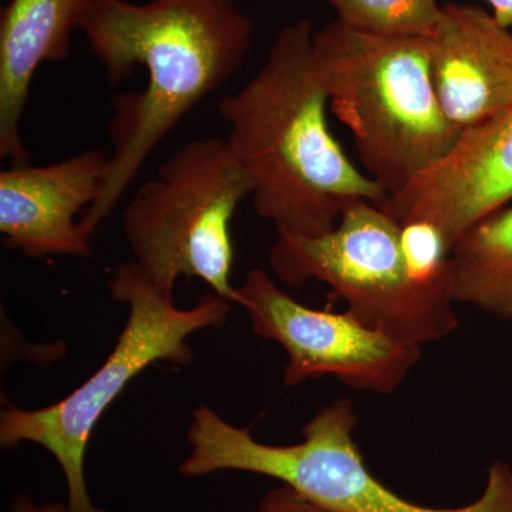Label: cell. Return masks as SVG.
Instances as JSON below:
<instances>
[{"instance_id": "obj_1", "label": "cell", "mask_w": 512, "mask_h": 512, "mask_svg": "<svg viewBox=\"0 0 512 512\" xmlns=\"http://www.w3.org/2000/svg\"><path fill=\"white\" fill-rule=\"evenodd\" d=\"M79 30L110 86L138 66L147 72L141 92L111 100L113 150L99 198L80 217V227L93 238L148 157L241 69L255 25L234 0H86Z\"/></svg>"}, {"instance_id": "obj_2", "label": "cell", "mask_w": 512, "mask_h": 512, "mask_svg": "<svg viewBox=\"0 0 512 512\" xmlns=\"http://www.w3.org/2000/svg\"><path fill=\"white\" fill-rule=\"evenodd\" d=\"M313 35L308 19L282 28L261 69L218 103L229 146L251 178L254 211L276 231L303 237L328 234L357 202L387 200L330 131Z\"/></svg>"}, {"instance_id": "obj_3", "label": "cell", "mask_w": 512, "mask_h": 512, "mask_svg": "<svg viewBox=\"0 0 512 512\" xmlns=\"http://www.w3.org/2000/svg\"><path fill=\"white\" fill-rule=\"evenodd\" d=\"M313 52L330 110L387 197L439 164L463 133L441 109L427 37L370 35L336 19L315 32Z\"/></svg>"}, {"instance_id": "obj_4", "label": "cell", "mask_w": 512, "mask_h": 512, "mask_svg": "<svg viewBox=\"0 0 512 512\" xmlns=\"http://www.w3.org/2000/svg\"><path fill=\"white\" fill-rule=\"evenodd\" d=\"M109 289L113 299L126 303L128 318L106 362L59 402L33 410L8 406L0 413L2 447L32 443L56 458L72 512H104L90 498L84 476L87 446L104 412L148 366L191 365L188 338L221 326L229 313V302L215 293L192 308H178L173 296L156 288L133 261L117 265Z\"/></svg>"}, {"instance_id": "obj_5", "label": "cell", "mask_w": 512, "mask_h": 512, "mask_svg": "<svg viewBox=\"0 0 512 512\" xmlns=\"http://www.w3.org/2000/svg\"><path fill=\"white\" fill-rule=\"evenodd\" d=\"M357 414L352 400L326 404L291 446L261 443L200 404L188 427L190 453L178 467L187 478L220 471L259 474L288 485L313 503L336 512H512V467L495 460L483 493L458 508H433L400 497L373 476L355 440Z\"/></svg>"}, {"instance_id": "obj_6", "label": "cell", "mask_w": 512, "mask_h": 512, "mask_svg": "<svg viewBox=\"0 0 512 512\" xmlns=\"http://www.w3.org/2000/svg\"><path fill=\"white\" fill-rule=\"evenodd\" d=\"M251 194V178L227 138L184 144L124 208L134 264L165 295H174L178 279L198 278L215 295L237 302L231 222Z\"/></svg>"}, {"instance_id": "obj_7", "label": "cell", "mask_w": 512, "mask_h": 512, "mask_svg": "<svg viewBox=\"0 0 512 512\" xmlns=\"http://www.w3.org/2000/svg\"><path fill=\"white\" fill-rule=\"evenodd\" d=\"M400 229L379 204L357 202L328 234L276 231L269 265L288 285L325 282L363 325L421 348L453 335L460 325L453 275L431 284L413 279Z\"/></svg>"}, {"instance_id": "obj_8", "label": "cell", "mask_w": 512, "mask_h": 512, "mask_svg": "<svg viewBox=\"0 0 512 512\" xmlns=\"http://www.w3.org/2000/svg\"><path fill=\"white\" fill-rule=\"evenodd\" d=\"M235 303L256 336L284 348L285 387L332 376L360 392L390 394L421 359L420 346L369 328L348 311H319L295 301L264 269L248 272Z\"/></svg>"}, {"instance_id": "obj_9", "label": "cell", "mask_w": 512, "mask_h": 512, "mask_svg": "<svg viewBox=\"0 0 512 512\" xmlns=\"http://www.w3.org/2000/svg\"><path fill=\"white\" fill-rule=\"evenodd\" d=\"M512 200V106L467 128L439 164L380 204L399 224L436 225L453 249L458 239Z\"/></svg>"}, {"instance_id": "obj_10", "label": "cell", "mask_w": 512, "mask_h": 512, "mask_svg": "<svg viewBox=\"0 0 512 512\" xmlns=\"http://www.w3.org/2000/svg\"><path fill=\"white\" fill-rule=\"evenodd\" d=\"M109 156L100 148L49 165L18 164L0 173V232L5 247L29 258L92 255L80 227L99 198Z\"/></svg>"}, {"instance_id": "obj_11", "label": "cell", "mask_w": 512, "mask_h": 512, "mask_svg": "<svg viewBox=\"0 0 512 512\" xmlns=\"http://www.w3.org/2000/svg\"><path fill=\"white\" fill-rule=\"evenodd\" d=\"M431 70L448 121L464 131L512 106V33L480 6L443 5Z\"/></svg>"}, {"instance_id": "obj_12", "label": "cell", "mask_w": 512, "mask_h": 512, "mask_svg": "<svg viewBox=\"0 0 512 512\" xmlns=\"http://www.w3.org/2000/svg\"><path fill=\"white\" fill-rule=\"evenodd\" d=\"M86 0H9L0 10V157L28 164L20 133L33 77L70 55Z\"/></svg>"}, {"instance_id": "obj_13", "label": "cell", "mask_w": 512, "mask_h": 512, "mask_svg": "<svg viewBox=\"0 0 512 512\" xmlns=\"http://www.w3.org/2000/svg\"><path fill=\"white\" fill-rule=\"evenodd\" d=\"M450 258L457 303L512 322V207L468 229Z\"/></svg>"}, {"instance_id": "obj_14", "label": "cell", "mask_w": 512, "mask_h": 512, "mask_svg": "<svg viewBox=\"0 0 512 512\" xmlns=\"http://www.w3.org/2000/svg\"><path fill=\"white\" fill-rule=\"evenodd\" d=\"M339 22L389 37H427L439 28L443 6L437 0H328Z\"/></svg>"}, {"instance_id": "obj_15", "label": "cell", "mask_w": 512, "mask_h": 512, "mask_svg": "<svg viewBox=\"0 0 512 512\" xmlns=\"http://www.w3.org/2000/svg\"><path fill=\"white\" fill-rule=\"evenodd\" d=\"M400 225V247L413 279L431 284L453 275L450 248L436 225L424 220Z\"/></svg>"}, {"instance_id": "obj_16", "label": "cell", "mask_w": 512, "mask_h": 512, "mask_svg": "<svg viewBox=\"0 0 512 512\" xmlns=\"http://www.w3.org/2000/svg\"><path fill=\"white\" fill-rule=\"evenodd\" d=\"M251 512H336L313 503L298 491L281 484L272 488L261 498Z\"/></svg>"}, {"instance_id": "obj_17", "label": "cell", "mask_w": 512, "mask_h": 512, "mask_svg": "<svg viewBox=\"0 0 512 512\" xmlns=\"http://www.w3.org/2000/svg\"><path fill=\"white\" fill-rule=\"evenodd\" d=\"M12 512H72L69 505L62 503L36 504L29 495H19L12 504Z\"/></svg>"}, {"instance_id": "obj_18", "label": "cell", "mask_w": 512, "mask_h": 512, "mask_svg": "<svg viewBox=\"0 0 512 512\" xmlns=\"http://www.w3.org/2000/svg\"><path fill=\"white\" fill-rule=\"evenodd\" d=\"M493 9V16L501 26L510 29L512 26V0H487Z\"/></svg>"}]
</instances>
